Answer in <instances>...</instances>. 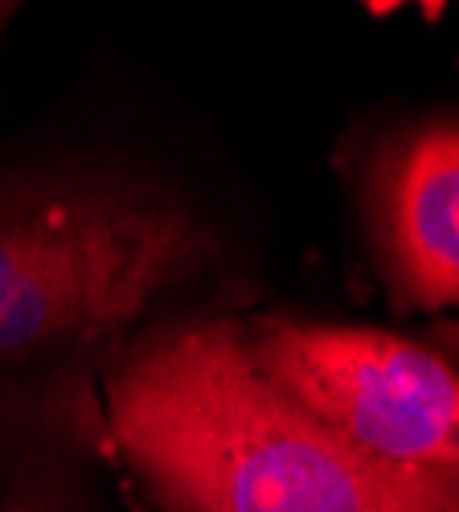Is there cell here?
<instances>
[{"instance_id": "3", "label": "cell", "mask_w": 459, "mask_h": 512, "mask_svg": "<svg viewBox=\"0 0 459 512\" xmlns=\"http://www.w3.org/2000/svg\"><path fill=\"white\" fill-rule=\"evenodd\" d=\"M246 353L275 386L373 459L459 476V369L402 336L259 324Z\"/></svg>"}, {"instance_id": "4", "label": "cell", "mask_w": 459, "mask_h": 512, "mask_svg": "<svg viewBox=\"0 0 459 512\" xmlns=\"http://www.w3.org/2000/svg\"><path fill=\"white\" fill-rule=\"evenodd\" d=\"M386 250L410 304L459 300V123L402 140L378 181Z\"/></svg>"}, {"instance_id": "2", "label": "cell", "mask_w": 459, "mask_h": 512, "mask_svg": "<svg viewBox=\"0 0 459 512\" xmlns=\"http://www.w3.org/2000/svg\"><path fill=\"white\" fill-rule=\"evenodd\" d=\"M210 254L214 238L189 209L136 189L0 193V353L123 328Z\"/></svg>"}, {"instance_id": "1", "label": "cell", "mask_w": 459, "mask_h": 512, "mask_svg": "<svg viewBox=\"0 0 459 512\" xmlns=\"http://www.w3.org/2000/svg\"><path fill=\"white\" fill-rule=\"evenodd\" d=\"M111 435L173 512H459V476L365 455L263 377L230 324L140 345L111 377Z\"/></svg>"}]
</instances>
